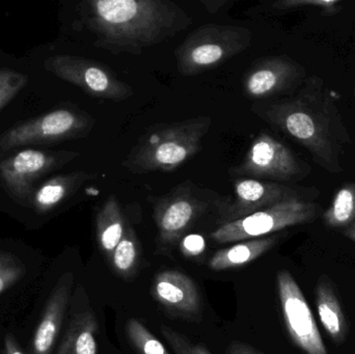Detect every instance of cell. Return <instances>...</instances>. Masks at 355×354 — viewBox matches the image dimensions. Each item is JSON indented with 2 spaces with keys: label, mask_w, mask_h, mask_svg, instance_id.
I'll list each match as a JSON object with an SVG mask.
<instances>
[{
  "label": "cell",
  "mask_w": 355,
  "mask_h": 354,
  "mask_svg": "<svg viewBox=\"0 0 355 354\" xmlns=\"http://www.w3.org/2000/svg\"><path fill=\"white\" fill-rule=\"evenodd\" d=\"M254 112L306 148L320 168L331 174L343 172L342 156L352 139L322 79L309 77L293 97L256 106Z\"/></svg>",
  "instance_id": "6da1fadb"
},
{
  "label": "cell",
  "mask_w": 355,
  "mask_h": 354,
  "mask_svg": "<svg viewBox=\"0 0 355 354\" xmlns=\"http://www.w3.org/2000/svg\"><path fill=\"white\" fill-rule=\"evenodd\" d=\"M94 45L114 54L144 50L190 26L187 12L170 0H87L78 6Z\"/></svg>",
  "instance_id": "7a4b0ae2"
},
{
  "label": "cell",
  "mask_w": 355,
  "mask_h": 354,
  "mask_svg": "<svg viewBox=\"0 0 355 354\" xmlns=\"http://www.w3.org/2000/svg\"><path fill=\"white\" fill-rule=\"evenodd\" d=\"M212 126L209 116L151 127L132 148L122 166L132 174L172 172L200 150Z\"/></svg>",
  "instance_id": "3957f363"
},
{
  "label": "cell",
  "mask_w": 355,
  "mask_h": 354,
  "mask_svg": "<svg viewBox=\"0 0 355 354\" xmlns=\"http://www.w3.org/2000/svg\"><path fill=\"white\" fill-rule=\"evenodd\" d=\"M95 121L72 104H62L50 112L16 123L0 133V160L20 148L52 145L87 136Z\"/></svg>",
  "instance_id": "277c9868"
},
{
  "label": "cell",
  "mask_w": 355,
  "mask_h": 354,
  "mask_svg": "<svg viewBox=\"0 0 355 354\" xmlns=\"http://www.w3.org/2000/svg\"><path fill=\"white\" fill-rule=\"evenodd\" d=\"M252 39V33L245 27L223 24L198 27L177 48L178 69L184 76H196L241 53Z\"/></svg>",
  "instance_id": "5b68a950"
},
{
  "label": "cell",
  "mask_w": 355,
  "mask_h": 354,
  "mask_svg": "<svg viewBox=\"0 0 355 354\" xmlns=\"http://www.w3.org/2000/svg\"><path fill=\"white\" fill-rule=\"evenodd\" d=\"M321 212L320 205L314 202L289 200L241 220L225 222L211 234V238L220 245L263 238L290 227L310 224L319 218Z\"/></svg>",
  "instance_id": "8992f818"
},
{
  "label": "cell",
  "mask_w": 355,
  "mask_h": 354,
  "mask_svg": "<svg viewBox=\"0 0 355 354\" xmlns=\"http://www.w3.org/2000/svg\"><path fill=\"white\" fill-rule=\"evenodd\" d=\"M79 155L78 152L66 150H18L0 160V186L12 201L28 207L31 195L41 180Z\"/></svg>",
  "instance_id": "52a82bcc"
},
{
  "label": "cell",
  "mask_w": 355,
  "mask_h": 354,
  "mask_svg": "<svg viewBox=\"0 0 355 354\" xmlns=\"http://www.w3.org/2000/svg\"><path fill=\"white\" fill-rule=\"evenodd\" d=\"M308 163L275 137L261 133L252 141L241 163L233 172L244 178L297 182L310 174Z\"/></svg>",
  "instance_id": "ba28073f"
},
{
  "label": "cell",
  "mask_w": 355,
  "mask_h": 354,
  "mask_svg": "<svg viewBox=\"0 0 355 354\" xmlns=\"http://www.w3.org/2000/svg\"><path fill=\"white\" fill-rule=\"evenodd\" d=\"M44 69L97 99L124 101L133 95L130 85L120 80L107 66L89 58L50 56L44 62Z\"/></svg>",
  "instance_id": "9c48e42d"
},
{
  "label": "cell",
  "mask_w": 355,
  "mask_h": 354,
  "mask_svg": "<svg viewBox=\"0 0 355 354\" xmlns=\"http://www.w3.org/2000/svg\"><path fill=\"white\" fill-rule=\"evenodd\" d=\"M317 195L318 191L315 188H302L257 179H238L234 182V199L221 206V220L223 224L235 222L281 202L311 201L309 199Z\"/></svg>",
  "instance_id": "30bf717a"
},
{
  "label": "cell",
  "mask_w": 355,
  "mask_h": 354,
  "mask_svg": "<svg viewBox=\"0 0 355 354\" xmlns=\"http://www.w3.org/2000/svg\"><path fill=\"white\" fill-rule=\"evenodd\" d=\"M277 283L286 328L294 344L306 354H329L312 310L292 274L281 270Z\"/></svg>",
  "instance_id": "8fae6325"
},
{
  "label": "cell",
  "mask_w": 355,
  "mask_h": 354,
  "mask_svg": "<svg viewBox=\"0 0 355 354\" xmlns=\"http://www.w3.org/2000/svg\"><path fill=\"white\" fill-rule=\"evenodd\" d=\"M306 73L300 64L285 55L257 60L242 81L243 94L250 99L263 100L300 89Z\"/></svg>",
  "instance_id": "7c38bea8"
},
{
  "label": "cell",
  "mask_w": 355,
  "mask_h": 354,
  "mask_svg": "<svg viewBox=\"0 0 355 354\" xmlns=\"http://www.w3.org/2000/svg\"><path fill=\"white\" fill-rule=\"evenodd\" d=\"M200 195V191H193L187 185L182 184L158 201L154 218L162 243L179 240L207 209L209 201Z\"/></svg>",
  "instance_id": "4fadbf2b"
},
{
  "label": "cell",
  "mask_w": 355,
  "mask_h": 354,
  "mask_svg": "<svg viewBox=\"0 0 355 354\" xmlns=\"http://www.w3.org/2000/svg\"><path fill=\"white\" fill-rule=\"evenodd\" d=\"M154 299L170 311L194 315L200 311V299L191 278L177 270L159 272L152 285Z\"/></svg>",
  "instance_id": "5bb4252c"
},
{
  "label": "cell",
  "mask_w": 355,
  "mask_h": 354,
  "mask_svg": "<svg viewBox=\"0 0 355 354\" xmlns=\"http://www.w3.org/2000/svg\"><path fill=\"white\" fill-rule=\"evenodd\" d=\"M73 285L72 274L60 278L44 310L31 342V354H51L62 330Z\"/></svg>",
  "instance_id": "9a60e30c"
},
{
  "label": "cell",
  "mask_w": 355,
  "mask_h": 354,
  "mask_svg": "<svg viewBox=\"0 0 355 354\" xmlns=\"http://www.w3.org/2000/svg\"><path fill=\"white\" fill-rule=\"evenodd\" d=\"M91 177L89 172H74L47 179L33 191L28 208L37 214L49 213L74 195Z\"/></svg>",
  "instance_id": "2e32d148"
},
{
  "label": "cell",
  "mask_w": 355,
  "mask_h": 354,
  "mask_svg": "<svg viewBox=\"0 0 355 354\" xmlns=\"http://www.w3.org/2000/svg\"><path fill=\"white\" fill-rule=\"evenodd\" d=\"M316 306L319 319L329 338L340 345L346 340L348 324L331 281L321 278L317 284Z\"/></svg>",
  "instance_id": "e0dca14e"
},
{
  "label": "cell",
  "mask_w": 355,
  "mask_h": 354,
  "mask_svg": "<svg viewBox=\"0 0 355 354\" xmlns=\"http://www.w3.org/2000/svg\"><path fill=\"white\" fill-rule=\"evenodd\" d=\"M277 242V236H267L241 241L236 243L233 247L217 251L209 261V267L214 272L241 267L246 264L252 263V261L270 251L275 247Z\"/></svg>",
  "instance_id": "ac0fdd59"
},
{
  "label": "cell",
  "mask_w": 355,
  "mask_h": 354,
  "mask_svg": "<svg viewBox=\"0 0 355 354\" xmlns=\"http://www.w3.org/2000/svg\"><path fill=\"white\" fill-rule=\"evenodd\" d=\"M98 321L92 310L73 316L56 354H97Z\"/></svg>",
  "instance_id": "d6986e66"
},
{
  "label": "cell",
  "mask_w": 355,
  "mask_h": 354,
  "mask_svg": "<svg viewBox=\"0 0 355 354\" xmlns=\"http://www.w3.org/2000/svg\"><path fill=\"white\" fill-rule=\"evenodd\" d=\"M127 226L124 214L116 195H110L100 208L96 218V233L100 249L110 258L124 236Z\"/></svg>",
  "instance_id": "ffe728a7"
},
{
  "label": "cell",
  "mask_w": 355,
  "mask_h": 354,
  "mask_svg": "<svg viewBox=\"0 0 355 354\" xmlns=\"http://www.w3.org/2000/svg\"><path fill=\"white\" fill-rule=\"evenodd\" d=\"M325 224L331 229H347L355 222V183H346L323 212Z\"/></svg>",
  "instance_id": "44dd1931"
},
{
  "label": "cell",
  "mask_w": 355,
  "mask_h": 354,
  "mask_svg": "<svg viewBox=\"0 0 355 354\" xmlns=\"http://www.w3.org/2000/svg\"><path fill=\"white\" fill-rule=\"evenodd\" d=\"M112 266L119 274L128 278L137 269L139 261V247L135 231L127 226L124 236L110 256Z\"/></svg>",
  "instance_id": "7402d4cb"
},
{
  "label": "cell",
  "mask_w": 355,
  "mask_h": 354,
  "mask_svg": "<svg viewBox=\"0 0 355 354\" xmlns=\"http://www.w3.org/2000/svg\"><path fill=\"white\" fill-rule=\"evenodd\" d=\"M125 332L131 344L141 354H170L164 344L137 319H129Z\"/></svg>",
  "instance_id": "603a6c76"
},
{
  "label": "cell",
  "mask_w": 355,
  "mask_h": 354,
  "mask_svg": "<svg viewBox=\"0 0 355 354\" xmlns=\"http://www.w3.org/2000/svg\"><path fill=\"white\" fill-rule=\"evenodd\" d=\"M27 83L26 74L10 68H0V110L3 109Z\"/></svg>",
  "instance_id": "cb8c5ba5"
},
{
  "label": "cell",
  "mask_w": 355,
  "mask_h": 354,
  "mask_svg": "<svg viewBox=\"0 0 355 354\" xmlns=\"http://www.w3.org/2000/svg\"><path fill=\"white\" fill-rule=\"evenodd\" d=\"M25 274V266L19 258L0 251V295L14 286Z\"/></svg>",
  "instance_id": "d4e9b609"
},
{
  "label": "cell",
  "mask_w": 355,
  "mask_h": 354,
  "mask_svg": "<svg viewBox=\"0 0 355 354\" xmlns=\"http://www.w3.org/2000/svg\"><path fill=\"white\" fill-rule=\"evenodd\" d=\"M341 0H281L272 4L273 10H288L316 8L324 15H335L341 10Z\"/></svg>",
  "instance_id": "484cf974"
},
{
  "label": "cell",
  "mask_w": 355,
  "mask_h": 354,
  "mask_svg": "<svg viewBox=\"0 0 355 354\" xmlns=\"http://www.w3.org/2000/svg\"><path fill=\"white\" fill-rule=\"evenodd\" d=\"M162 333L176 354H211L210 351L200 344H193L183 335L168 326H162Z\"/></svg>",
  "instance_id": "4316f807"
},
{
  "label": "cell",
  "mask_w": 355,
  "mask_h": 354,
  "mask_svg": "<svg viewBox=\"0 0 355 354\" xmlns=\"http://www.w3.org/2000/svg\"><path fill=\"white\" fill-rule=\"evenodd\" d=\"M206 249V241L202 235L190 234L184 237L180 243V249L186 257L202 255Z\"/></svg>",
  "instance_id": "83f0119b"
},
{
  "label": "cell",
  "mask_w": 355,
  "mask_h": 354,
  "mask_svg": "<svg viewBox=\"0 0 355 354\" xmlns=\"http://www.w3.org/2000/svg\"><path fill=\"white\" fill-rule=\"evenodd\" d=\"M227 354H264L261 351H257L254 347L250 345L246 344V343L232 342L227 348Z\"/></svg>",
  "instance_id": "f1b7e54d"
},
{
  "label": "cell",
  "mask_w": 355,
  "mask_h": 354,
  "mask_svg": "<svg viewBox=\"0 0 355 354\" xmlns=\"http://www.w3.org/2000/svg\"><path fill=\"white\" fill-rule=\"evenodd\" d=\"M3 354H24L19 347L18 342L12 335H6L4 338Z\"/></svg>",
  "instance_id": "f546056e"
},
{
  "label": "cell",
  "mask_w": 355,
  "mask_h": 354,
  "mask_svg": "<svg viewBox=\"0 0 355 354\" xmlns=\"http://www.w3.org/2000/svg\"><path fill=\"white\" fill-rule=\"evenodd\" d=\"M200 2L204 4L205 8L210 14H216L219 10L229 3V0H202Z\"/></svg>",
  "instance_id": "4dcf8cb0"
},
{
  "label": "cell",
  "mask_w": 355,
  "mask_h": 354,
  "mask_svg": "<svg viewBox=\"0 0 355 354\" xmlns=\"http://www.w3.org/2000/svg\"><path fill=\"white\" fill-rule=\"evenodd\" d=\"M344 234H345V236L347 237L348 239L355 242V222L349 228L346 229Z\"/></svg>",
  "instance_id": "1f68e13d"
}]
</instances>
